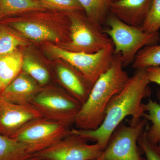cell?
<instances>
[{"mask_svg": "<svg viewBox=\"0 0 160 160\" xmlns=\"http://www.w3.org/2000/svg\"><path fill=\"white\" fill-rule=\"evenodd\" d=\"M23 57L18 50L0 55V81L3 90L22 71Z\"/></svg>", "mask_w": 160, "mask_h": 160, "instance_id": "cell-16", "label": "cell"}, {"mask_svg": "<svg viewBox=\"0 0 160 160\" xmlns=\"http://www.w3.org/2000/svg\"><path fill=\"white\" fill-rule=\"evenodd\" d=\"M129 78L124 69L121 55L114 54L110 68L97 80L77 115L74 123L76 128L97 129L104 121L109 102L122 91Z\"/></svg>", "mask_w": 160, "mask_h": 160, "instance_id": "cell-2", "label": "cell"}, {"mask_svg": "<svg viewBox=\"0 0 160 160\" xmlns=\"http://www.w3.org/2000/svg\"><path fill=\"white\" fill-rule=\"evenodd\" d=\"M27 45L23 36L10 26L0 22V55L13 52L19 47Z\"/></svg>", "mask_w": 160, "mask_h": 160, "instance_id": "cell-19", "label": "cell"}, {"mask_svg": "<svg viewBox=\"0 0 160 160\" xmlns=\"http://www.w3.org/2000/svg\"><path fill=\"white\" fill-rule=\"evenodd\" d=\"M32 156L22 143L0 135V160H27Z\"/></svg>", "mask_w": 160, "mask_h": 160, "instance_id": "cell-18", "label": "cell"}, {"mask_svg": "<svg viewBox=\"0 0 160 160\" xmlns=\"http://www.w3.org/2000/svg\"><path fill=\"white\" fill-rule=\"evenodd\" d=\"M88 141L70 133L54 145L33 155L44 160H95L103 149L98 143L90 145Z\"/></svg>", "mask_w": 160, "mask_h": 160, "instance_id": "cell-10", "label": "cell"}, {"mask_svg": "<svg viewBox=\"0 0 160 160\" xmlns=\"http://www.w3.org/2000/svg\"><path fill=\"white\" fill-rule=\"evenodd\" d=\"M138 143L146 155L147 160H160V147L152 144L147 139L146 128L139 137Z\"/></svg>", "mask_w": 160, "mask_h": 160, "instance_id": "cell-25", "label": "cell"}, {"mask_svg": "<svg viewBox=\"0 0 160 160\" xmlns=\"http://www.w3.org/2000/svg\"><path fill=\"white\" fill-rule=\"evenodd\" d=\"M48 49L55 57L64 60L75 67L92 86L110 68L114 57L112 42L95 53L69 51L52 44L48 45Z\"/></svg>", "mask_w": 160, "mask_h": 160, "instance_id": "cell-6", "label": "cell"}, {"mask_svg": "<svg viewBox=\"0 0 160 160\" xmlns=\"http://www.w3.org/2000/svg\"><path fill=\"white\" fill-rule=\"evenodd\" d=\"M117 1V0H109V2L111 3L112 2H114V1Z\"/></svg>", "mask_w": 160, "mask_h": 160, "instance_id": "cell-29", "label": "cell"}, {"mask_svg": "<svg viewBox=\"0 0 160 160\" xmlns=\"http://www.w3.org/2000/svg\"><path fill=\"white\" fill-rule=\"evenodd\" d=\"M153 0H117L109 5V13L129 26L141 27Z\"/></svg>", "mask_w": 160, "mask_h": 160, "instance_id": "cell-12", "label": "cell"}, {"mask_svg": "<svg viewBox=\"0 0 160 160\" xmlns=\"http://www.w3.org/2000/svg\"><path fill=\"white\" fill-rule=\"evenodd\" d=\"M83 10L66 12L70 22V42L66 49L73 52L95 53L112 42L102 26L92 22Z\"/></svg>", "mask_w": 160, "mask_h": 160, "instance_id": "cell-7", "label": "cell"}, {"mask_svg": "<svg viewBox=\"0 0 160 160\" xmlns=\"http://www.w3.org/2000/svg\"><path fill=\"white\" fill-rule=\"evenodd\" d=\"M56 72L67 92L82 105L89 97L92 85L77 69L69 63L58 66Z\"/></svg>", "mask_w": 160, "mask_h": 160, "instance_id": "cell-14", "label": "cell"}, {"mask_svg": "<svg viewBox=\"0 0 160 160\" xmlns=\"http://www.w3.org/2000/svg\"><path fill=\"white\" fill-rule=\"evenodd\" d=\"M147 125L144 119L134 125L121 127L95 160H143L138 151V139Z\"/></svg>", "mask_w": 160, "mask_h": 160, "instance_id": "cell-9", "label": "cell"}, {"mask_svg": "<svg viewBox=\"0 0 160 160\" xmlns=\"http://www.w3.org/2000/svg\"><path fill=\"white\" fill-rule=\"evenodd\" d=\"M147 77L150 82L160 85V66H151L146 69Z\"/></svg>", "mask_w": 160, "mask_h": 160, "instance_id": "cell-26", "label": "cell"}, {"mask_svg": "<svg viewBox=\"0 0 160 160\" xmlns=\"http://www.w3.org/2000/svg\"><path fill=\"white\" fill-rule=\"evenodd\" d=\"M66 12H50L45 11L31 12L0 21V22L10 26L23 36L35 42H58L66 41L67 45L70 40L62 35L55 26L52 25L55 21L66 15Z\"/></svg>", "mask_w": 160, "mask_h": 160, "instance_id": "cell-4", "label": "cell"}, {"mask_svg": "<svg viewBox=\"0 0 160 160\" xmlns=\"http://www.w3.org/2000/svg\"><path fill=\"white\" fill-rule=\"evenodd\" d=\"M27 160H44L42 159L41 158L39 157L38 156L35 155H33L30 158H29Z\"/></svg>", "mask_w": 160, "mask_h": 160, "instance_id": "cell-27", "label": "cell"}, {"mask_svg": "<svg viewBox=\"0 0 160 160\" xmlns=\"http://www.w3.org/2000/svg\"><path fill=\"white\" fill-rule=\"evenodd\" d=\"M42 117L31 104L18 105L0 97V135L12 138L31 120Z\"/></svg>", "mask_w": 160, "mask_h": 160, "instance_id": "cell-11", "label": "cell"}, {"mask_svg": "<svg viewBox=\"0 0 160 160\" xmlns=\"http://www.w3.org/2000/svg\"><path fill=\"white\" fill-rule=\"evenodd\" d=\"M47 9L65 12L84 10L77 0H38Z\"/></svg>", "mask_w": 160, "mask_h": 160, "instance_id": "cell-24", "label": "cell"}, {"mask_svg": "<svg viewBox=\"0 0 160 160\" xmlns=\"http://www.w3.org/2000/svg\"><path fill=\"white\" fill-rule=\"evenodd\" d=\"M30 104L42 117L70 126L82 106L68 92L47 86L43 87Z\"/></svg>", "mask_w": 160, "mask_h": 160, "instance_id": "cell-8", "label": "cell"}, {"mask_svg": "<svg viewBox=\"0 0 160 160\" xmlns=\"http://www.w3.org/2000/svg\"><path fill=\"white\" fill-rule=\"evenodd\" d=\"M105 23L108 28L103 32L110 37L114 47V54L121 55L124 68L133 62L141 49L156 45L160 40L159 32L150 33L143 31L141 27L129 26L110 13Z\"/></svg>", "mask_w": 160, "mask_h": 160, "instance_id": "cell-3", "label": "cell"}, {"mask_svg": "<svg viewBox=\"0 0 160 160\" xmlns=\"http://www.w3.org/2000/svg\"><path fill=\"white\" fill-rule=\"evenodd\" d=\"M150 83L146 69H137L122 91L109 102L104 121L97 129L83 130L72 128L70 133L96 142L104 150L113 132L124 118L132 117L130 125H134L143 117L146 110L142 101L150 94Z\"/></svg>", "mask_w": 160, "mask_h": 160, "instance_id": "cell-1", "label": "cell"}, {"mask_svg": "<svg viewBox=\"0 0 160 160\" xmlns=\"http://www.w3.org/2000/svg\"><path fill=\"white\" fill-rule=\"evenodd\" d=\"M145 105L147 112L144 113L143 117L152 123L150 127L146 126V138L152 144L160 147V104L149 100Z\"/></svg>", "mask_w": 160, "mask_h": 160, "instance_id": "cell-17", "label": "cell"}, {"mask_svg": "<svg viewBox=\"0 0 160 160\" xmlns=\"http://www.w3.org/2000/svg\"><path fill=\"white\" fill-rule=\"evenodd\" d=\"M22 71L42 87L47 86L50 81V74L48 69L37 61L28 57L23 58Z\"/></svg>", "mask_w": 160, "mask_h": 160, "instance_id": "cell-22", "label": "cell"}, {"mask_svg": "<svg viewBox=\"0 0 160 160\" xmlns=\"http://www.w3.org/2000/svg\"><path fill=\"white\" fill-rule=\"evenodd\" d=\"M70 127L64 123L39 118L26 123L12 138L22 144L33 155L70 134Z\"/></svg>", "mask_w": 160, "mask_h": 160, "instance_id": "cell-5", "label": "cell"}, {"mask_svg": "<svg viewBox=\"0 0 160 160\" xmlns=\"http://www.w3.org/2000/svg\"><path fill=\"white\" fill-rule=\"evenodd\" d=\"M141 29L146 32H158L160 29V0H153L151 9Z\"/></svg>", "mask_w": 160, "mask_h": 160, "instance_id": "cell-23", "label": "cell"}, {"mask_svg": "<svg viewBox=\"0 0 160 160\" xmlns=\"http://www.w3.org/2000/svg\"><path fill=\"white\" fill-rule=\"evenodd\" d=\"M47 8L38 0H0V21Z\"/></svg>", "mask_w": 160, "mask_h": 160, "instance_id": "cell-15", "label": "cell"}, {"mask_svg": "<svg viewBox=\"0 0 160 160\" xmlns=\"http://www.w3.org/2000/svg\"><path fill=\"white\" fill-rule=\"evenodd\" d=\"M43 87L29 75L22 71L4 88L0 93V97L14 104L28 105L30 104Z\"/></svg>", "mask_w": 160, "mask_h": 160, "instance_id": "cell-13", "label": "cell"}, {"mask_svg": "<svg viewBox=\"0 0 160 160\" xmlns=\"http://www.w3.org/2000/svg\"><path fill=\"white\" fill-rule=\"evenodd\" d=\"M81 4L87 16L102 26L109 13V0H77Z\"/></svg>", "mask_w": 160, "mask_h": 160, "instance_id": "cell-20", "label": "cell"}, {"mask_svg": "<svg viewBox=\"0 0 160 160\" xmlns=\"http://www.w3.org/2000/svg\"><path fill=\"white\" fill-rule=\"evenodd\" d=\"M151 66H160V45L144 47L138 52L132 63V68L136 70Z\"/></svg>", "mask_w": 160, "mask_h": 160, "instance_id": "cell-21", "label": "cell"}, {"mask_svg": "<svg viewBox=\"0 0 160 160\" xmlns=\"http://www.w3.org/2000/svg\"><path fill=\"white\" fill-rule=\"evenodd\" d=\"M3 88L2 87V84H1V81H0V93L2 92V91Z\"/></svg>", "mask_w": 160, "mask_h": 160, "instance_id": "cell-28", "label": "cell"}]
</instances>
